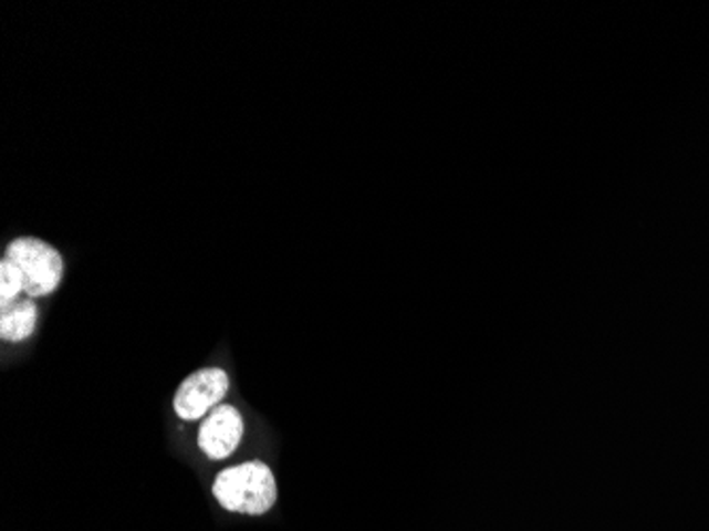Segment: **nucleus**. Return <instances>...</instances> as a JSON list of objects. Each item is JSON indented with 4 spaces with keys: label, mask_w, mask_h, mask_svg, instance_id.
<instances>
[{
    "label": "nucleus",
    "mask_w": 709,
    "mask_h": 531,
    "mask_svg": "<svg viewBox=\"0 0 709 531\" xmlns=\"http://www.w3.org/2000/svg\"><path fill=\"white\" fill-rule=\"evenodd\" d=\"M210 493L217 504L232 514L263 517L277 506L279 482L265 461L251 459L217 472Z\"/></svg>",
    "instance_id": "1"
},
{
    "label": "nucleus",
    "mask_w": 709,
    "mask_h": 531,
    "mask_svg": "<svg viewBox=\"0 0 709 531\" xmlns=\"http://www.w3.org/2000/svg\"><path fill=\"white\" fill-rule=\"evenodd\" d=\"M2 258L20 266L27 283V298L39 300L60 290L66 262L52 242L37 237H18L7 244Z\"/></svg>",
    "instance_id": "2"
},
{
    "label": "nucleus",
    "mask_w": 709,
    "mask_h": 531,
    "mask_svg": "<svg viewBox=\"0 0 709 531\" xmlns=\"http://www.w3.org/2000/svg\"><path fill=\"white\" fill-rule=\"evenodd\" d=\"M39 321V306L32 298H18L9 304H0V339L4 343H24Z\"/></svg>",
    "instance_id": "5"
},
{
    "label": "nucleus",
    "mask_w": 709,
    "mask_h": 531,
    "mask_svg": "<svg viewBox=\"0 0 709 531\" xmlns=\"http://www.w3.org/2000/svg\"><path fill=\"white\" fill-rule=\"evenodd\" d=\"M27 283L20 266L13 264L11 260H0V304H9L24 295Z\"/></svg>",
    "instance_id": "6"
},
{
    "label": "nucleus",
    "mask_w": 709,
    "mask_h": 531,
    "mask_svg": "<svg viewBox=\"0 0 709 531\" xmlns=\"http://www.w3.org/2000/svg\"><path fill=\"white\" fill-rule=\"evenodd\" d=\"M230 387L232 378L226 368L205 366L191 372L179 383L173 396V410L187 424L202 421L217 406L223 404V399L230 394Z\"/></svg>",
    "instance_id": "3"
},
{
    "label": "nucleus",
    "mask_w": 709,
    "mask_h": 531,
    "mask_svg": "<svg viewBox=\"0 0 709 531\" xmlns=\"http://www.w3.org/2000/svg\"><path fill=\"white\" fill-rule=\"evenodd\" d=\"M244 438V417L234 404H221L198 427V449L210 461H226L238 451Z\"/></svg>",
    "instance_id": "4"
}]
</instances>
